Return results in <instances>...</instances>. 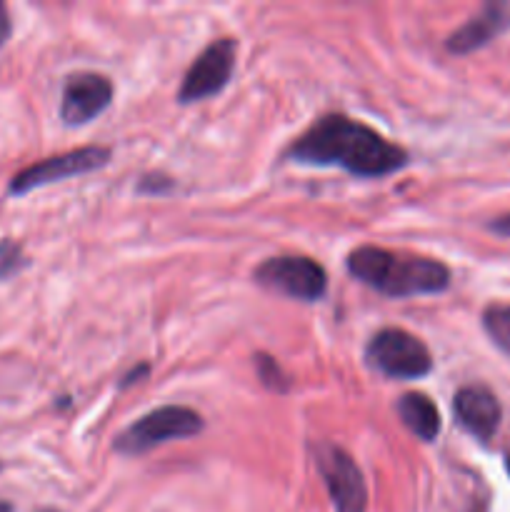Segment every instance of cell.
<instances>
[{"mask_svg": "<svg viewBox=\"0 0 510 512\" xmlns=\"http://www.w3.org/2000/svg\"><path fill=\"white\" fill-rule=\"evenodd\" d=\"M25 268H28V255H25L23 245L13 238L0 240V283L15 278Z\"/></svg>", "mask_w": 510, "mask_h": 512, "instance_id": "cell-15", "label": "cell"}, {"mask_svg": "<svg viewBox=\"0 0 510 512\" xmlns=\"http://www.w3.org/2000/svg\"><path fill=\"white\" fill-rule=\"evenodd\" d=\"M0 470H3V463H0Z\"/></svg>", "mask_w": 510, "mask_h": 512, "instance_id": "cell-23", "label": "cell"}, {"mask_svg": "<svg viewBox=\"0 0 510 512\" xmlns=\"http://www.w3.org/2000/svg\"><path fill=\"white\" fill-rule=\"evenodd\" d=\"M148 373H150V365H138V368H133L128 375H125L123 383H120V388H128V385L138 383L140 375H148Z\"/></svg>", "mask_w": 510, "mask_h": 512, "instance_id": "cell-19", "label": "cell"}, {"mask_svg": "<svg viewBox=\"0 0 510 512\" xmlns=\"http://www.w3.org/2000/svg\"><path fill=\"white\" fill-rule=\"evenodd\" d=\"M455 420L465 433L473 435L480 443H488L500 428L503 420V408L495 393L485 385H463L453 398Z\"/></svg>", "mask_w": 510, "mask_h": 512, "instance_id": "cell-10", "label": "cell"}, {"mask_svg": "<svg viewBox=\"0 0 510 512\" xmlns=\"http://www.w3.org/2000/svg\"><path fill=\"white\" fill-rule=\"evenodd\" d=\"M173 188V180L168 175H145L140 180V193H150V195H158V193H168Z\"/></svg>", "mask_w": 510, "mask_h": 512, "instance_id": "cell-16", "label": "cell"}, {"mask_svg": "<svg viewBox=\"0 0 510 512\" xmlns=\"http://www.w3.org/2000/svg\"><path fill=\"white\" fill-rule=\"evenodd\" d=\"M285 160L320 168L333 165L355 178H385L408 165V153L370 125L343 113H330L288 145Z\"/></svg>", "mask_w": 510, "mask_h": 512, "instance_id": "cell-1", "label": "cell"}, {"mask_svg": "<svg viewBox=\"0 0 510 512\" xmlns=\"http://www.w3.org/2000/svg\"><path fill=\"white\" fill-rule=\"evenodd\" d=\"M348 273L385 298H415L448 290L450 268L423 255L393 253L378 245H360L345 260Z\"/></svg>", "mask_w": 510, "mask_h": 512, "instance_id": "cell-2", "label": "cell"}, {"mask_svg": "<svg viewBox=\"0 0 510 512\" xmlns=\"http://www.w3.org/2000/svg\"><path fill=\"white\" fill-rule=\"evenodd\" d=\"M38 512H60V510H53V508H43V510H38Z\"/></svg>", "mask_w": 510, "mask_h": 512, "instance_id": "cell-22", "label": "cell"}, {"mask_svg": "<svg viewBox=\"0 0 510 512\" xmlns=\"http://www.w3.org/2000/svg\"><path fill=\"white\" fill-rule=\"evenodd\" d=\"M110 158H113V150L108 145H83V148L38 160V163L28 165V168H23L10 178L8 195L10 198H20V195L33 193V190L43 188V185H53L60 183V180L93 173V170L105 168Z\"/></svg>", "mask_w": 510, "mask_h": 512, "instance_id": "cell-6", "label": "cell"}, {"mask_svg": "<svg viewBox=\"0 0 510 512\" xmlns=\"http://www.w3.org/2000/svg\"><path fill=\"white\" fill-rule=\"evenodd\" d=\"M203 428V415L198 410L185 405H163L128 425L113 445L120 455H143L173 440L193 438L203 433Z\"/></svg>", "mask_w": 510, "mask_h": 512, "instance_id": "cell-3", "label": "cell"}, {"mask_svg": "<svg viewBox=\"0 0 510 512\" xmlns=\"http://www.w3.org/2000/svg\"><path fill=\"white\" fill-rule=\"evenodd\" d=\"M253 360H255V370H258L260 383H263L265 388L275 390V393H288L293 380H290V375L280 368L278 360L270 358V355L265 353H258Z\"/></svg>", "mask_w": 510, "mask_h": 512, "instance_id": "cell-14", "label": "cell"}, {"mask_svg": "<svg viewBox=\"0 0 510 512\" xmlns=\"http://www.w3.org/2000/svg\"><path fill=\"white\" fill-rule=\"evenodd\" d=\"M255 283L300 303H318L328 293V273L323 265L305 255H278L255 268Z\"/></svg>", "mask_w": 510, "mask_h": 512, "instance_id": "cell-5", "label": "cell"}, {"mask_svg": "<svg viewBox=\"0 0 510 512\" xmlns=\"http://www.w3.org/2000/svg\"><path fill=\"white\" fill-rule=\"evenodd\" d=\"M313 463L328 488L335 512L368 510V483L348 450L333 443H315Z\"/></svg>", "mask_w": 510, "mask_h": 512, "instance_id": "cell-7", "label": "cell"}, {"mask_svg": "<svg viewBox=\"0 0 510 512\" xmlns=\"http://www.w3.org/2000/svg\"><path fill=\"white\" fill-rule=\"evenodd\" d=\"M235 55H238V40L218 38L193 60L180 83L178 100L183 105L200 103L205 98L218 95L230 83L235 70Z\"/></svg>", "mask_w": 510, "mask_h": 512, "instance_id": "cell-8", "label": "cell"}, {"mask_svg": "<svg viewBox=\"0 0 510 512\" xmlns=\"http://www.w3.org/2000/svg\"><path fill=\"white\" fill-rule=\"evenodd\" d=\"M398 418L415 438H420L423 443H433L440 435L443 428V420H440L438 408H435L433 400L423 393H405L400 395L398 405Z\"/></svg>", "mask_w": 510, "mask_h": 512, "instance_id": "cell-12", "label": "cell"}, {"mask_svg": "<svg viewBox=\"0 0 510 512\" xmlns=\"http://www.w3.org/2000/svg\"><path fill=\"white\" fill-rule=\"evenodd\" d=\"M483 328L488 338L510 355V303H493L483 310Z\"/></svg>", "mask_w": 510, "mask_h": 512, "instance_id": "cell-13", "label": "cell"}, {"mask_svg": "<svg viewBox=\"0 0 510 512\" xmlns=\"http://www.w3.org/2000/svg\"><path fill=\"white\" fill-rule=\"evenodd\" d=\"M10 33H13V23H10V13L3 3H0V48L8 43Z\"/></svg>", "mask_w": 510, "mask_h": 512, "instance_id": "cell-17", "label": "cell"}, {"mask_svg": "<svg viewBox=\"0 0 510 512\" xmlns=\"http://www.w3.org/2000/svg\"><path fill=\"white\" fill-rule=\"evenodd\" d=\"M113 80L100 73H73L65 78L60 98V120L70 128L103 115L113 103Z\"/></svg>", "mask_w": 510, "mask_h": 512, "instance_id": "cell-9", "label": "cell"}, {"mask_svg": "<svg viewBox=\"0 0 510 512\" xmlns=\"http://www.w3.org/2000/svg\"><path fill=\"white\" fill-rule=\"evenodd\" d=\"M505 470H508V475H510V445L505 448Z\"/></svg>", "mask_w": 510, "mask_h": 512, "instance_id": "cell-21", "label": "cell"}, {"mask_svg": "<svg viewBox=\"0 0 510 512\" xmlns=\"http://www.w3.org/2000/svg\"><path fill=\"white\" fill-rule=\"evenodd\" d=\"M508 28L510 3H488L475 18H470L468 23L460 25L455 33L448 35L445 48H448V53L468 55L473 53V50H480L483 45H488L490 40H495Z\"/></svg>", "mask_w": 510, "mask_h": 512, "instance_id": "cell-11", "label": "cell"}, {"mask_svg": "<svg viewBox=\"0 0 510 512\" xmlns=\"http://www.w3.org/2000/svg\"><path fill=\"white\" fill-rule=\"evenodd\" d=\"M365 360L370 368L393 380H418L433 370L428 345L403 328L378 330L365 348Z\"/></svg>", "mask_w": 510, "mask_h": 512, "instance_id": "cell-4", "label": "cell"}, {"mask_svg": "<svg viewBox=\"0 0 510 512\" xmlns=\"http://www.w3.org/2000/svg\"><path fill=\"white\" fill-rule=\"evenodd\" d=\"M488 230H493V233L500 235V238H510V213L500 215V218H495V220H490Z\"/></svg>", "mask_w": 510, "mask_h": 512, "instance_id": "cell-18", "label": "cell"}, {"mask_svg": "<svg viewBox=\"0 0 510 512\" xmlns=\"http://www.w3.org/2000/svg\"><path fill=\"white\" fill-rule=\"evenodd\" d=\"M0 512H13V505L5 503V500H0Z\"/></svg>", "mask_w": 510, "mask_h": 512, "instance_id": "cell-20", "label": "cell"}]
</instances>
